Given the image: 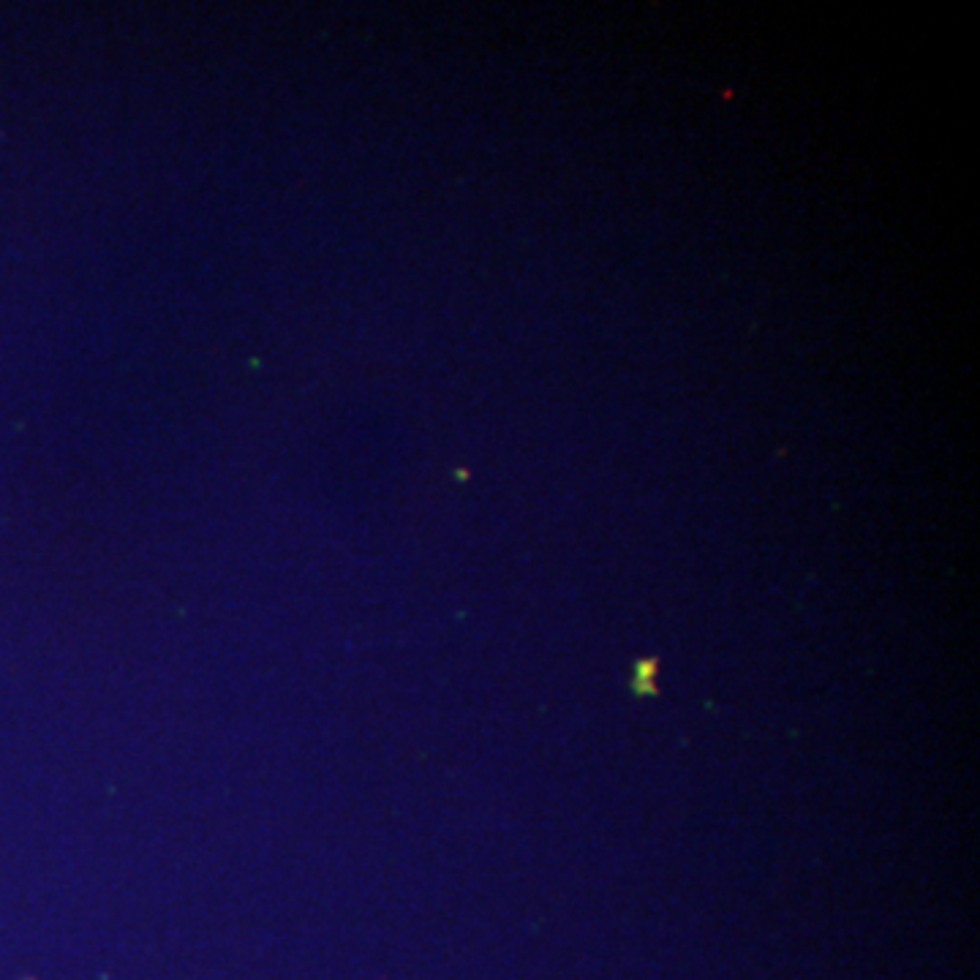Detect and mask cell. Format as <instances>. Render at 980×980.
<instances>
[{
  "mask_svg": "<svg viewBox=\"0 0 980 980\" xmlns=\"http://www.w3.org/2000/svg\"><path fill=\"white\" fill-rule=\"evenodd\" d=\"M657 670L659 662L657 659H646V662H637L635 665V678H632V692L640 697H654L659 692L657 689Z\"/></svg>",
  "mask_w": 980,
  "mask_h": 980,
  "instance_id": "1",
  "label": "cell"
}]
</instances>
